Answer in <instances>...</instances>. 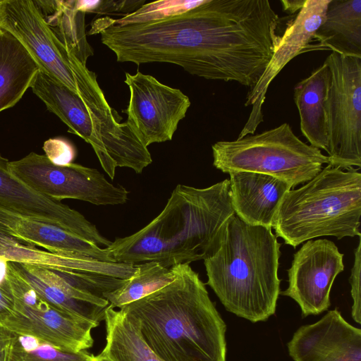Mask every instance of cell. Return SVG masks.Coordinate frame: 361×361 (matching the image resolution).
Segmentation results:
<instances>
[{"mask_svg": "<svg viewBox=\"0 0 361 361\" xmlns=\"http://www.w3.org/2000/svg\"><path fill=\"white\" fill-rule=\"evenodd\" d=\"M234 214L228 179L205 188L178 184L158 216L106 249L116 263L157 262L171 268L204 260L218 250Z\"/></svg>", "mask_w": 361, "mask_h": 361, "instance_id": "cell-1", "label": "cell"}, {"mask_svg": "<svg viewBox=\"0 0 361 361\" xmlns=\"http://www.w3.org/2000/svg\"><path fill=\"white\" fill-rule=\"evenodd\" d=\"M175 279L119 309L164 361H226V325L189 264L173 267Z\"/></svg>", "mask_w": 361, "mask_h": 361, "instance_id": "cell-2", "label": "cell"}, {"mask_svg": "<svg viewBox=\"0 0 361 361\" xmlns=\"http://www.w3.org/2000/svg\"><path fill=\"white\" fill-rule=\"evenodd\" d=\"M281 244L272 228L248 224L234 214L218 250L204 260L207 282L225 309L252 323L276 312Z\"/></svg>", "mask_w": 361, "mask_h": 361, "instance_id": "cell-3", "label": "cell"}, {"mask_svg": "<svg viewBox=\"0 0 361 361\" xmlns=\"http://www.w3.org/2000/svg\"><path fill=\"white\" fill-rule=\"evenodd\" d=\"M360 216L361 173L328 164L304 185L285 194L272 228L295 248L321 236L360 237Z\"/></svg>", "mask_w": 361, "mask_h": 361, "instance_id": "cell-4", "label": "cell"}, {"mask_svg": "<svg viewBox=\"0 0 361 361\" xmlns=\"http://www.w3.org/2000/svg\"><path fill=\"white\" fill-rule=\"evenodd\" d=\"M33 93L68 127L94 151L107 175L114 179L117 167L140 173L152 157L135 130L121 123L116 112L91 108L75 93L39 71L31 86Z\"/></svg>", "mask_w": 361, "mask_h": 361, "instance_id": "cell-5", "label": "cell"}, {"mask_svg": "<svg viewBox=\"0 0 361 361\" xmlns=\"http://www.w3.org/2000/svg\"><path fill=\"white\" fill-rule=\"evenodd\" d=\"M213 165L223 173L251 171L272 176L295 188L329 164L328 156L302 141L284 123L257 134L212 147Z\"/></svg>", "mask_w": 361, "mask_h": 361, "instance_id": "cell-6", "label": "cell"}, {"mask_svg": "<svg viewBox=\"0 0 361 361\" xmlns=\"http://www.w3.org/2000/svg\"><path fill=\"white\" fill-rule=\"evenodd\" d=\"M0 28L15 36L40 71L78 94L91 108L115 113L95 73L69 52L46 23L32 0H0Z\"/></svg>", "mask_w": 361, "mask_h": 361, "instance_id": "cell-7", "label": "cell"}, {"mask_svg": "<svg viewBox=\"0 0 361 361\" xmlns=\"http://www.w3.org/2000/svg\"><path fill=\"white\" fill-rule=\"evenodd\" d=\"M8 263L6 279L15 303L11 312L0 322L3 326L15 334L32 336L72 353L93 345L91 331L98 324L51 305Z\"/></svg>", "mask_w": 361, "mask_h": 361, "instance_id": "cell-8", "label": "cell"}, {"mask_svg": "<svg viewBox=\"0 0 361 361\" xmlns=\"http://www.w3.org/2000/svg\"><path fill=\"white\" fill-rule=\"evenodd\" d=\"M331 71L327 98L330 165L361 166V58L331 52L324 61Z\"/></svg>", "mask_w": 361, "mask_h": 361, "instance_id": "cell-9", "label": "cell"}, {"mask_svg": "<svg viewBox=\"0 0 361 361\" xmlns=\"http://www.w3.org/2000/svg\"><path fill=\"white\" fill-rule=\"evenodd\" d=\"M13 176L33 191L58 201L75 199L95 205L126 203L128 191L109 182L98 170L78 164L56 165L45 155L30 152L9 161Z\"/></svg>", "mask_w": 361, "mask_h": 361, "instance_id": "cell-10", "label": "cell"}, {"mask_svg": "<svg viewBox=\"0 0 361 361\" xmlns=\"http://www.w3.org/2000/svg\"><path fill=\"white\" fill-rule=\"evenodd\" d=\"M130 91L127 123L147 147L172 140L179 122L190 106L189 97L179 89L164 85L150 75L126 73Z\"/></svg>", "mask_w": 361, "mask_h": 361, "instance_id": "cell-11", "label": "cell"}, {"mask_svg": "<svg viewBox=\"0 0 361 361\" xmlns=\"http://www.w3.org/2000/svg\"><path fill=\"white\" fill-rule=\"evenodd\" d=\"M343 259L333 241H305L293 255L288 269V288L280 294L295 300L305 317L326 311L334 280L344 270Z\"/></svg>", "mask_w": 361, "mask_h": 361, "instance_id": "cell-12", "label": "cell"}, {"mask_svg": "<svg viewBox=\"0 0 361 361\" xmlns=\"http://www.w3.org/2000/svg\"><path fill=\"white\" fill-rule=\"evenodd\" d=\"M330 0H306L302 8L288 23L257 83L248 91L245 106H252L248 119L238 138L254 134L263 121L262 106L267 90L280 71L302 53L317 51L312 44L322 23Z\"/></svg>", "mask_w": 361, "mask_h": 361, "instance_id": "cell-13", "label": "cell"}, {"mask_svg": "<svg viewBox=\"0 0 361 361\" xmlns=\"http://www.w3.org/2000/svg\"><path fill=\"white\" fill-rule=\"evenodd\" d=\"M9 161L0 154V206L42 222L56 226L99 246H109L96 226L78 211L51 198L43 196L24 185L12 175Z\"/></svg>", "mask_w": 361, "mask_h": 361, "instance_id": "cell-14", "label": "cell"}, {"mask_svg": "<svg viewBox=\"0 0 361 361\" xmlns=\"http://www.w3.org/2000/svg\"><path fill=\"white\" fill-rule=\"evenodd\" d=\"M287 348L293 361H361V329L336 308L299 327Z\"/></svg>", "mask_w": 361, "mask_h": 361, "instance_id": "cell-15", "label": "cell"}, {"mask_svg": "<svg viewBox=\"0 0 361 361\" xmlns=\"http://www.w3.org/2000/svg\"><path fill=\"white\" fill-rule=\"evenodd\" d=\"M0 233L23 244L58 255L114 262L109 250L56 226L0 206Z\"/></svg>", "mask_w": 361, "mask_h": 361, "instance_id": "cell-16", "label": "cell"}, {"mask_svg": "<svg viewBox=\"0 0 361 361\" xmlns=\"http://www.w3.org/2000/svg\"><path fill=\"white\" fill-rule=\"evenodd\" d=\"M228 174L234 213L248 224L272 228L279 205L292 186L281 179L260 173L232 171Z\"/></svg>", "mask_w": 361, "mask_h": 361, "instance_id": "cell-17", "label": "cell"}, {"mask_svg": "<svg viewBox=\"0 0 361 361\" xmlns=\"http://www.w3.org/2000/svg\"><path fill=\"white\" fill-rule=\"evenodd\" d=\"M331 76L329 67L324 62L293 89L302 135L311 146L326 152L329 140L327 98Z\"/></svg>", "mask_w": 361, "mask_h": 361, "instance_id": "cell-18", "label": "cell"}, {"mask_svg": "<svg viewBox=\"0 0 361 361\" xmlns=\"http://www.w3.org/2000/svg\"><path fill=\"white\" fill-rule=\"evenodd\" d=\"M0 255L8 261L45 269L94 273L121 279H128L137 270V264L106 262L87 257L54 254L18 241L1 246Z\"/></svg>", "mask_w": 361, "mask_h": 361, "instance_id": "cell-19", "label": "cell"}, {"mask_svg": "<svg viewBox=\"0 0 361 361\" xmlns=\"http://www.w3.org/2000/svg\"><path fill=\"white\" fill-rule=\"evenodd\" d=\"M314 39L317 50L361 58V0H330Z\"/></svg>", "mask_w": 361, "mask_h": 361, "instance_id": "cell-20", "label": "cell"}, {"mask_svg": "<svg viewBox=\"0 0 361 361\" xmlns=\"http://www.w3.org/2000/svg\"><path fill=\"white\" fill-rule=\"evenodd\" d=\"M39 71L23 44L0 28V112L20 101Z\"/></svg>", "mask_w": 361, "mask_h": 361, "instance_id": "cell-21", "label": "cell"}, {"mask_svg": "<svg viewBox=\"0 0 361 361\" xmlns=\"http://www.w3.org/2000/svg\"><path fill=\"white\" fill-rule=\"evenodd\" d=\"M46 23L66 49L86 66L93 54L85 33V13L75 1H35Z\"/></svg>", "mask_w": 361, "mask_h": 361, "instance_id": "cell-22", "label": "cell"}, {"mask_svg": "<svg viewBox=\"0 0 361 361\" xmlns=\"http://www.w3.org/2000/svg\"><path fill=\"white\" fill-rule=\"evenodd\" d=\"M106 346L101 353L111 361H164L143 341L136 325L119 310H105Z\"/></svg>", "mask_w": 361, "mask_h": 361, "instance_id": "cell-23", "label": "cell"}, {"mask_svg": "<svg viewBox=\"0 0 361 361\" xmlns=\"http://www.w3.org/2000/svg\"><path fill=\"white\" fill-rule=\"evenodd\" d=\"M175 278L173 267L166 268L157 262L139 263L135 273L123 286L103 296L110 307L120 309L161 289Z\"/></svg>", "mask_w": 361, "mask_h": 361, "instance_id": "cell-24", "label": "cell"}, {"mask_svg": "<svg viewBox=\"0 0 361 361\" xmlns=\"http://www.w3.org/2000/svg\"><path fill=\"white\" fill-rule=\"evenodd\" d=\"M9 262L36 293L53 307L98 325L104 320L106 307L73 299L56 286L39 277L28 264Z\"/></svg>", "mask_w": 361, "mask_h": 361, "instance_id": "cell-25", "label": "cell"}, {"mask_svg": "<svg viewBox=\"0 0 361 361\" xmlns=\"http://www.w3.org/2000/svg\"><path fill=\"white\" fill-rule=\"evenodd\" d=\"M92 356L87 350L72 353L32 336L14 334L9 361H90Z\"/></svg>", "mask_w": 361, "mask_h": 361, "instance_id": "cell-26", "label": "cell"}, {"mask_svg": "<svg viewBox=\"0 0 361 361\" xmlns=\"http://www.w3.org/2000/svg\"><path fill=\"white\" fill-rule=\"evenodd\" d=\"M206 0H171L157 1L142 5L137 11L118 19L107 17L110 23L117 25L140 24L163 20L185 13L204 4Z\"/></svg>", "mask_w": 361, "mask_h": 361, "instance_id": "cell-27", "label": "cell"}, {"mask_svg": "<svg viewBox=\"0 0 361 361\" xmlns=\"http://www.w3.org/2000/svg\"><path fill=\"white\" fill-rule=\"evenodd\" d=\"M45 156L56 165L72 163L75 157V149L67 140L62 137L50 138L44 142Z\"/></svg>", "mask_w": 361, "mask_h": 361, "instance_id": "cell-28", "label": "cell"}, {"mask_svg": "<svg viewBox=\"0 0 361 361\" xmlns=\"http://www.w3.org/2000/svg\"><path fill=\"white\" fill-rule=\"evenodd\" d=\"M359 237L357 247L355 250V260L351 269L349 282L351 286L350 293L353 299L351 314L353 320L361 324V290H360V264H361V240Z\"/></svg>", "mask_w": 361, "mask_h": 361, "instance_id": "cell-29", "label": "cell"}, {"mask_svg": "<svg viewBox=\"0 0 361 361\" xmlns=\"http://www.w3.org/2000/svg\"><path fill=\"white\" fill-rule=\"evenodd\" d=\"M15 300L11 288L6 279L0 284V322L11 312Z\"/></svg>", "mask_w": 361, "mask_h": 361, "instance_id": "cell-30", "label": "cell"}, {"mask_svg": "<svg viewBox=\"0 0 361 361\" xmlns=\"http://www.w3.org/2000/svg\"><path fill=\"white\" fill-rule=\"evenodd\" d=\"M14 334L0 324V361H9Z\"/></svg>", "mask_w": 361, "mask_h": 361, "instance_id": "cell-31", "label": "cell"}, {"mask_svg": "<svg viewBox=\"0 0 361 361\" xmlns=\"http://www.w3.org/2000/svg\"><path fill=\"white\" fill-rule=\"evenodd\" d=\"M306 0H281V3L285 12L290 15L299 12L305 4Z\"/></svg>", "mask_w": 361, "mask_h": 361, "instance_id": "cell-32", "label": "cell"}, {"mask_svg": "<svg viewBox=\"0 0 361 361\" xmlns=\"http://www.w3.org/2000/svg\"><path fill=\"white\" fill-rule=\"evenodd\" d=\"M7 271L8 260L0 255V284L6 280Z\"/></svg>", "mask_w": 361, "mask_h": 361, "instance_id": "cell-33", "label": "cell"}, {"mask_svg": "<svg viewBox=\"0 0 361 361\" xmlns=\"http://www.w3.org/2000/svg\"><path fill=\"white\" fill-rule=\"evenodd\" d=\"M90 361H111L109 358L104 356L103 354L100 353L97 356H92V359Z\"/></svg>", "mask_w": 361, "mask_h": 361, "instance_id": "cell-34", "label": "cell"}]
</instances>
